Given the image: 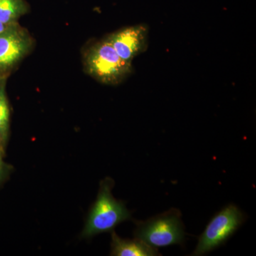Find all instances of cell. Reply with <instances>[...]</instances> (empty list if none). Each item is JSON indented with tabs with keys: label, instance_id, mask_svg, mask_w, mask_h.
Masks as SVG:
<instances>
[{
	"label": "cell",
	"instance_id": "1",
	"mask_svg": "<svg viewBox=\"0 0 256 256\" xmlns=\"http://www.w3.org/2000/svg\"><path fill=\"white\" fill-rule=\"evenodd\" d=\"M82 64L88 75L106 85H118L133 72L132 64L122 60L106 37L86 48Z\"/></svg>",
	"mask_w": 256,
	"mask_h": 256
},
{
	"label": "cell",
	"instance_id": "2",
	"mask_svg": "<svg viewBox=\"0 0 256 256\" xmlns=\"http://www.w3.org/2000/svg\"><path fill=\"white\" fill-rule=\"evenodd\" d=\"M114 181L106 178L100 182L97 198L89 212L82 238H92L98 234L111 232L122 222L130 220L131 214L124 202L112 194Z\"/></svg>",
	"mask_w": 256,
	"mask_h": 256
},
{
	"label": "cell",
	"instance_id": "3",
	"mask_svg": "<svg viewBox=\"0 0 256 256\" xmlns=\"http://www.w3.org/2000/svg\"><path fill=\"white\" fill-rule=\"evenodd\" d=\"M134 230L136 238L140 239L156 248L180 244L185 240L184 226L181 213L171 208L144 222H137Z\"/></svg>",
	"mask_w": 256,
	"mask_h": 256
},
{
	"label": "cell",
	"instance_id": "4",
	"mask_svg": "<svg viewBox=\"0 0 256 256\" xmlns=\"http://www.w3.org/2000/svg\"><path fill=\"white\" fill-rule=\"evenodd\" d=\"M246 218L247 216L236 205L224 207L207 224L192 256H204L224 245Z\"/></svg>",
	"mask_w": 256,
	"mask_h": 256
},
{
	"label": "cell",
	"instance_id": "5",
	"mask_svg": "<svg viewBox=\"0 0 256 256\" xmlns=\"http://www.w3.org/2000/svg\"><path fill=\"white\" fill-rule=\"evenodd\" d=\"M35 46V40L20 23L0 33V78H9Z\"/></svg>",
	"mask_w": 256,
	"mask_h": 256
},
{
	"label": "cell",
	"instance_id": "6",
	"mask_svg": "<svg viewBox=\"0 0 256 256\" xmlns=\"http://www.w3.org/2000/svg\"><path fill=\"white\" fill-rule=\"evenodd\" d=\"M122 60L132 64L133 60L146 52L148 44V28L144 24L128 26L106 36Z\"/></svg>",
	"mask_w": 256,
	"mask_h": 256
},
{
	"label": "cell",
	"instance_id": "7",
	"mask_svg": "<svg viewBox=\"0 0 256 256\" xmlns=\"http://www.w3.org/2000/svg\"><path fill=\"white\" fill-rule=\"evenodd\" d=\"M111 256H160L158 249L150 246L140 239L120 238L112 232Z\"/></svg>",
	"mask_w": 256,
	"mask_h": 256
},
{
	"label": "cell",
	"instance_id": "8",
	"mask_svg": "<svg viewBox=\"0 0 256 256\" xmlns=\"http://www.w3.org/2000/svg\"><path fill=\"white\" fill-rule=\"evenodd\" d=\"M30 10L26 0H0V21L8 26L14 24Z\"/></svg>",
	"mask_w": 256,
	"mask_h": 256
},
{
	"label": "cell",
	"instance_id": "9",
	"mask_svg": "<svg viewBox=\"0 0 256 256\" xmlns=\"http://www.w3.org/2000/svg\"><path fill=\"white\" fill-rule=\"evenodd\" d=\"M8 79L0 84V146L4 150L10 129V107L6 92Z\"/></svg>",
	"mask_w": 256,
	"mask_h": 256
},
{
	"label": "cell",
	"instance_id": "10",
	"mask_svg": "<svg viewBox=\"0 0 256 256\" xmlns=\"http://www.w3.org/2000/svg\"><path fill=\"white\" fill-rule=\"evenodd\" d=\"M9 169L6 165H5L4 163L0 164V182L4 178V175L8 172V170Z\"/></svg>",
	"mask_w": 256,
	"mask_h": 256
},
{
	"label": "cell",
	"instance_id": "11",
	"mask_svg": "<svg viewBox=\"0 0 256 256\" xmlns=\"http://www.w3.org/2000/svg\"><path fill=\"white\" fill-rule=\"evenodd\" d=\"M8 26V25L4 24H3L1 21H0V33L4 31Z\"/></svg>",
	"mask_w": 256,
	"mask_h": 256
},
{
	"label": "cell",
	"instance_id": "12",
	"mask_svg": "<svg viewBox=\"0 0 256 256\" xmlns=\"http://www.w3.org/2000/svg\"><path fill=\"white\" fill-rule=\"evenodd\" d=\"M3 152H4V150L0 146V164H2L3 162Z\"/></svg>",
	"mask_w": 256,
	"mask_h": 256
},
{
	"label": "cell",
	"instance_id": "13",
	"mask_svg": "<svg viewBox=\"0 0 256 256\" xmlns=\"http://www.w3.org/2000/svg\"><path fill=\"white\" fill-rule=\"evenodd\" d=\"M4 79H6V78H0V84H1V82H2V80H4Z\"/></svg>",
	"mask_w": 256,
	"mask_h": 256
}]
</instances>
